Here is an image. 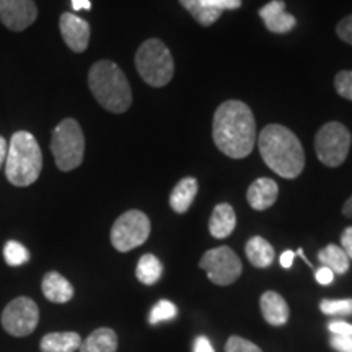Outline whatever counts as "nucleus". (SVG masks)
<instances>
[{
  "instance_id": "f257e3e1",
  "label": "nucleus",
  "mask_w": 352,
  "mask_h": 352,
  "mask_svg": "<svg viewBox=\"0 0 352 352\" xmlns=\"http://www.w3.org/2000/svg\"><path fill=\"white\" fill-rule=\"evenodd\" d=\"M214 142L230 158H245L256 144V122L252 109L243 101L230 100L222 103L214 114Z\"/></svg>"
},
{
  "instance_id": "f03ea898",
  "label": "nucleus",
  "mask_w": 352,
  "mask_h": 352,
  "mask_svg": "<svg viewBox=\"0 0 352 352\" xmlns=\"http://www.w3.org/2000/svg\"><path fill=\"white\" fill-rule=\"evenodd\" d=\"M258 147L264 164L280 178L294 179L305 166V152L292 131L280 124H270L261 131Z\"/></svg>"
},
{
  "instance_id": "7ed1b4c3",
  "label": "nucleus",
  "mask_w": 352,
  "mask_h": 352,
  "mask_svg": "<svg viewBox=\"0 0 352 352\" xmlns=\"http://www.w3.org/2000/svg\"><path fill=\"white\" fill-rule=\"evenodd\" d=\"M88 87L95 100L109 113L121 114L129 109L132 91L126 74L113 60H98L88 72Z\"/></svg>"
},
{
  "instance_id": "20e7f679",
  "label": "nucleus",
  "mask_w": 352,
  "mask_h": 352,
  "mask_svg": "<svg viewBox=\"0 0 352 352\" xmlns=\"http://www.w3.org/2000/svg\"><path fill=\"white\" fill-rule=\"evenodd\" d=\"M3 166L13 186L25 188L36 182L43 170V153L32 132L19 131L12 135Z\"/></svg>"
},
{
  "instance_id": "39448f33",
  "label": "nucleus",
  "mask_w": 352,
  "mask_h": 352,
  "mask_svg": "<svg viewBox=\"0 0 352 352\" xmlns=\"http://www.w3.org/2000/svg\"><path fill=\"white\" fill-rule=\"evenodd\" d=\"M139 76L151 87L160 88L170 83L175 74V63L166 44L160 39H147L135 52Z\"/></svg>"
},
{
  "instance_id": "423d86ee",
  "label": "nucleus",
  "mask_w": 352,
  "mask_h": 352,
  "mask_svg": "<svg viewBox=\"0 0 352 352\" xmlns=\"http://www.w3.org/2000/svg\"><path fill=\"white\" fill-rule=\"evenodd\" d=\"M51 152L60 171L78 168L85 155V138L80 124L72 118H65L52 131Z\"/></svg>"
},
{
  "instance_id": "0eeeda50",
  "label": "nucleus",
  "mask_w": 352,
  "mask_h": 352,
  "mask_svg": "<svg viewBox=\"0 0 352 352\" xmlns=\"http://www.w3.org/2000/svg\"><path fill=\"white\" fill-rule=\"evenodd\" d=\"M351 132L341 122H327L320 127L315 138L316 157L323 165L336 168L346 162L351 151Z\"/></svg>"
},
{
  "instance_id": "6e6552de",
  "label": "nucleus",
  "mask_w": 352,
  "mask_h": 352,
  "mask_svg": "<svg viewBox=\"0 0 352 352\" xmlns=\"http://www.w3.org/2000/svg\"><path fill=\"white\" fill-rule=\"evenodd\" d=\"M148 236H151V220L142 210H127L113 223L111 243L114 250L121 253H127L144 245Z\"/></svg>"
},
{
  "instance_id": "1a4fd4ad",
  "label": "nucleus",
  "mask_w": 352,
  "mask_h": 352,
  "mask_svg": "<svg viewBox=\"0 0 352 352\" xmlns=\"http://www.w3.org/2000/svg\"><path fill=\"white\" fill-rule=\"evenodd\" d=\"M199 267L206 271L209 280L215 285H230L241 276L243 266L240 258L228 246H219L204 253Z\"/></svg>"
},
{
  "instance_id": "9d476101",
  "label": "nucleus",
  "mask_w": 352,
  "mask_h": 352,
  "mask_svg": "<svg viewBox=\"0 0 352 352\" xmlns=\"http://www.w3.org/2000/svg\"><path fill=\"white\" fill-rule=\"evenodd\" d=\"M2 327L13 338L30 336L39 323V308L30 297H16L2 311Z\"/></svg>"
},
{
  "instance_id": "9b49d317",
  "label": "nucleus",
  "mask_w": 352,
  "mask_h": 352,
  "mask_svg": "<svg viewBox=\"0 0 352 352\" xmlns=\"http://www.w3.org/2000/svg\"><path fill=\"white\" fill-rule=\"evenodd\" d=\"M38 19L34 0H0V21L12 32H23Z\"/></svg>"
},
{
  "instance_id": "f8f14e48",
  "label": "nucleus",
  "mask_w": 352,
  "mask_h": 352,
  "mask_svg": "<svg viewBox=\"0 0 352 352\" xmlns=\"http://www.w3.org/2000/svg\"><path fill=\"white\" fill-rule=\"evenodd\" d=\"M59 28L64 43L74 52H83L87 50L88 43H90V25L85 20L74 13L65 12L60 15Z\"/></svg>"
},
{
  "instance_id": "ddd939ff",
  "label": "nucleus",
  "mask_w": 352,
  "mask_h": 352,
  "mask_svg": "<svg viewBox=\"0 0 352 352\" xmlns=\"http://www.w3.org/2000/svg\"><path fill=\"white\" fill-rule=\"evenodd\" d=\"M259 16L271 33L284 34L296 28V16L285 12L284 0H271L270 3L259 8Z\"/></svg>"
},
{
  "instance_id": "4468645a",
  "label": "nucleus",
  "mask_w": 352,
  "mask_h": 352,
  "mask_svg": "<svg viewBox=\"0 0 352 352\" xmlns=\"http://www.w3.org/2000/svg\"><path fill=\"white\" fill-rule=\"evenodd\" d=\"M259 307H261L263 318L271 324V327H283L289 321V305L285 298L274 290H267L259 298Z\"/></svg>"
},
{
  "instance_id": "2eb2a0df",
  "label": "nucleus",
  "mask_w": 352,
  "mask_h": 352,
  "mask_svg": "<svg viewBox=\"0 0 352 352\" xmlns=\"http://www.w3.org/2000/svg\"><path fill=\"white\" fill-rule=\"evenodd\" d=\"M279 196V186L274 179L271 178H258L256 182L252 183L246 192L248 204L254 210H266L277 201Z\"/></svg>"
},
{
  "instance_id": "dca6fc26",
  "label": "nucleus",
  "mask_w": 352,
  "mask_h": 352,
  "mask_svg": "<svg viewBox=\"0 0 352 352\" xmlns=\"http://www.w3.org/2000/svg\"><path fill=\"white\" fill-rule=\"evenodd\" d=\"M41 289L44 297L52 303H67L74 297L72 284L63 274L56 271H50L44 274Z\"/></svg>"
},
{
  "instance_id": "f3484780",
  "label": "nucleus",
  "mask_w": 352,
  "mask_h": 352,
  "mask_svg": "<svg viewBox=\"0 0 352 352\" xmlns=\"http://www.w3.org/2000/svg\"><path fill=\"white\" fill-rule=\"evenodd\" d=\"M236 226V215L235 210L230 204H217L215 209L212 210V215H210L209 220V232L214 239H227L230 236L233 230H235Z\"/></svg>"
},
{
  "instance_id": "a211bd4d",
  "label": "nucleus",
  "mask_w": 352,
  "mask_h": 352,
  "mask_svg": "<svg viewBox=\"0 0 352 352\" xmlns=\"http://www.w3.org/2000/svg\"><path fill=\"white\" fill-rule=\"evenodd\" d=\"M197 189H199V186H197L196 178H192V176H186V178L179 179L170 195L171 209L176 214L188 212L197 195Z\"/></svg>"
},
{
  "instance_id": "6ab92c4d",
  "label": "nucleus",
  "mask_w": 352,
  "mask_h": 352,
  "mask_svg": "<svg viewBox=\"0 0 352 352\" xmlns=\"http://www.w3.org/2000/svg\"><path fill=\"white\" fill-rule=\"evenodd\" d=\"M80 344L82 338L78 333H47L39 342V349L41 352H76Z\"/></svg>"
},
{
  "instance_id": "aec40b11",
  "label": "nucleus",
  "mask_w": 352,
  "mask_h": 352,
  "mask_svg": "<svg viewBox=\"0 0 352 352\" xmlns=\"http://www.w3.org/2000/svg\"><path fill=\"white\" fill-rule=\"evenodd\" d=\"M80 352H116L118 351V334L111 328H98L90 336L82 341Z\"/></svg>"
},
{
  "instance_id": "412c9836",
  "label": "nucleus",
  "mask_w": 352,
  "mask_h": 352,
  "mask_svg": "<svg viewBox=\"0 0 352 352\" xmlns=\"http://www.w3.org/2000/svg\"><path fill=\"white\" fill-rule=\"evenodd\" d=\"M245 253L248 261L253 264L254 267L264 270V267H270L272 261H274V248L267 240H264L263 236H253L248 240V243L245 246Z\"/></svg>"
},
{
  "instance_id": "4be33fe9",
  "label": "nucleus",
  "mask_w": 352,
  "mask_h": 352,
  "mask_svg": "<svg viewBox=\"0 0 352 352\" xmlns=\"http://www.w3.org/2000/svg\"><path fill=\"white\" fill-rule=\"evenodd\" d=\"M318 261L323 264L324 267H329L334 274H346L349 271V258L344 253V250L341 246L329 243L324 246L323 250L318 253Z\"/></svg>"
},
{
  "instance_id": "5701e85b",
  "label": "nucleus",
  "mask_w": 352,
  "mask_h": 352,
  "mask_svg": "<svg viewBox=\"0 0 352 352\" xmlns=\"http://www.w3.org/2000/svg\"><path fill=\"white\" fill-rule=\"evenodd\" d=\"M162 272H164V266H162L160 259L151 253L140 256L138 267H135V276H138L139 283L145 285H153L158 283L162 277Z\"/></svg>"
},
{
  "instance_id": "b1692460",
  "label": "nucleus",
  "mask_w": 352,
  "mask_h": 352,
  "mask_svg": "<svg viewBox=\"0 0 352 352\" xmlns=\"http://www.w3.org/2000/svg\"><path fill=\"white\" fill-rule=\"evenodd\" d=\"M183 8L191 13V16L195 19L201 26H210L214 25L215 21L219 20V16L222 15V12L212 10V8H208L202 6L201 0H179Z\"/></svg>"
},
{
  "instance_id": "393cba45",
  "label": "nucleus",
  "mask_w": 352,
  "mask_h": 352,
  "mask_svg": "<svg viewBox=\"0 0 352 352\" xmlns=\"http://www.w3.org/2000/svg\"><path fill=\"white\" fill-rule=\"evenodd\" d=\"M3 258H6V263L8 266H23L25 263H28L30 259V252L26 250V246H23L19 241H7L6 248H3Z\"/></svg>"
},
{
  "instance_id": "a878e982",
  "label": "nucleus",
  "mask_w": 352,
  "mask_h": 352,
  "mask_svg": "<svg viewBox=\"0 0 352 352\" xmlns=\"http://www.w3.org/2000/svg\"><path fill=\"white\" fill-rule=\"evenodd\" d=\"M321 314L329 316H349L352 315V298H341V300H324L320 302Z\"/></svg>"
},
{
  "instance_id": "bb28decb",
  "label": "nucleus",
  "mask_w": 352,
  "mask_h": 352,
  "mask_svg": "<svg viewBox=\"0 0 352 352\" xmlns=\"http://www.w3.org/2000/svg\"><path fill=\"white\" fill-rule=\"evenodd\" d=\"M176 314H178V308H176L173 302L160 300L155 307L152 308L151 315H148V323L158 324L162 323V321L175 318Z\"/></svg>"
},
{
  "instance_id": "cd10ccee",
  "label": "nucleus",
  "mask_w": 352,
  "mask_h": 352,
  "mask_svg": "<svg viewBox=\"0 0 352 352\" xmlns=\"http://www.w3.org/2000/svg\"><path fill=\"white\" fill-rule=\"evenodd\" d=\"M334 88L338 95L352 101V70H341L334 77Z\"/></svg>"
},
{
  "instance_id": "c85d7f7f",
  "label": "nucleus",
  "mask_w": 352,
  "mask_h": 352,
  "mask_svg": "<svg viewBox=\"0 0 352 352\" xmlns=\"http://www.w3.org/2000/svg\"><path fill=\"white\" fill-rule=\"evenodd\" d=\"M226 352H263L254 342L240 336H230L226 344Z\"/></svg>"
},
{
  "instance_id": "c756f323",
  "label": "nucleus",
  "mask_w": 352,
  "mask_h": 352,
  "mask_svg": "<svg viewBox=\"0 0 352 352\" xmlns=\"http://www.w3.org/2000/svg\"><path fill=\"white\" fill-rule=\"evenodd\" d=\"M202 6L212 10L223 12V10H236L241 7V0H201Z\"/></svg>"
},
{
  "instance_id": "7c9ffc66",
  "label": "nucleus",
  "mask_w": 352,
  "mask_h": 352,
  "mask_svg": "<svg viewBox=\"0 0 352 352\" xmlns=\"http://www.w3.org/2000/svg\"><path fill=\"white\" fill-rule=\"evenodd\" d=\"M336 33L340 39L352 46V15H347L336 26Z\"/></svg>"
},
{
  "instance_id": "2f4dec72",
  "label": "nucleus",
  "mask_w": 352,
  "mask_h": 352,
  "mask_svg": "<svg viewBox=\"0 0 352 352\" xmlns=\"http://www.w3.org/2000/svg\"><path fill=\"white\" fill-rule=\"evenodd\" d=\"M328 329L336 336H351L352 338V323L342 320H333L328 323Z\"/></svg>"
},
{
  "instance_id": "473e14b6",
  "label": "nucleus",
  "mask_w": 352,
  "mask_h": 352,
  "mask_svg": "<svg viewBox=\"0 0 352 352\" xmlns=\"http://www.w3.org/2000/svg\"><path fill=\"white\" fill-rule=\"evenodd\" d=\"M329 344L336 352H352V338L351 336H336L333 334V338L329 340Z\"/></svg>"
},
{
  "instance_id": "72a5a7b5",
  "label": "nucleus",
  "mask_w": 352,
  "mask_h": 352,
  "mask_svg": "<svg viewBox=\"0 0 352 352\" xmlns=\"http://www.w3.org/2000/svg\"><path fill=\"white\" fill-rule=\"evenodd\" d=\"M315 279H316V283L321 285H329L334 280V272L329 270V267L321 266L320 270L315 272Z\"/></svg>"
},
{
  "instance_id": "f704fd0d",
  "label": "nucleus",
  "mask_w": 352,
  "mask_h": 352,
  "mask_svg": "<svg viewBox=\"0 0 352 352\" xmlns=\"http://www.w3.org/2000/svg\"><path fill=\"white\" fill-rule=\"evenodd\" d=\"M341 248L344 250V253L349 258V261H352V227H347L341 235Z\"/></svg>"
},
{
  "instance_id": "c9c22d12",
  "label": "nucleus",
  "mask_w": 352,
  "mask_h": 352,
  "mask_svg": "<svg viewBox=\"0 0 352 352\" xmlns=\"http://www.w3.org/2000/svg\"><path fill=\"white\" fill-rule=\"evenodd\" d=\"M195 352H215L212 344H210L209 340L206 336L196 338L195 341Z\"/></svg>"
},
{
  "instance_id": "e433bc0d",
  "label": "nucleus",
  "mask_w": 352,
  "mask_h": 352,
  "mask_svg": "<svg viewBox=\"0 0 352 352\" xmlns=\"http://www.w3.org/2000/svg\"><path fill=\"white\" fill-rule=\"evenodd\" d=\"M294 258H296V253L294 252H290V250L284 252L283 254H280V266H283L284 270H290L294 264Z\"/></svg>"
},
{
  "instance_id": "4c0bfd02",
  "label": "nucleus",
  "mask_w": 352,
  "mask_h": 352,
  "mask_svg": "<svg viewBox=\"0 0 352 352\" xmlns=\"http://www.w3.org/2000/svg\"><path fill=\"white\" fill-rule=\"evenodd\" d=\"M7 151H8V142H7V139L0 135V168H2V166L6 165Z\"/></svg>"
},
{
  "instance_id": "58836bf2",
  "label": "nucleus",
  "mask_w": 352,
  "mask_h": 352,
  "mask_svg": "<svg viewBox=\"0 0 352 352\" xmlns=\"http://www.w3.org/2000/svg\"><path fill=\"white\" fill-rule=\"evenodd\" d=\"M72 8L74 10H90L91 2L90 0H72Z\"/></svg>"
},
{
  "instance_id": "ea45409f",
  "label": "nucleus",
  "mask_w": 352,
  "mask_h": 352,
  "mask_svg": "<svg viewBox=\"0 0 352 352\" xmlns=\"http://www.w3.org/2000/svg\"><path fill=\"white\" fill-rule=\"evenodd\" d=\"M342 214H344L346 217L352 219V196L344 202V206H342Z\"/></svg>"
}]
</instances>
